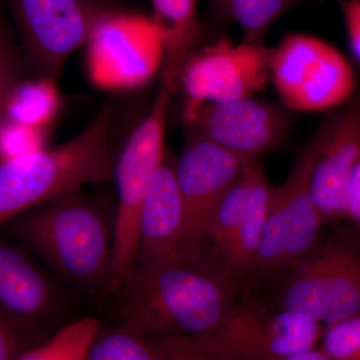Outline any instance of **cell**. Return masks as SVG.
Here are the masks:
<instances>
[{
    "mask_svg": "<svg viewBox=\"0 0 360 360\" xmlns=\"http://www.w3.org/2000/svg\"><path fill=\"white\" fill-rule=\"evenodd\" d=\"M115 293L120 328L148 338H200L219 328L243 295L207 255L137 264Z\"/></svg>",
    "mask_w": 360,
    "mask_h": 360,
    "instance_id": "cell-1",
    "label": "cell"
},
{
    "mask_svg": "<svg viewBox=\"0 0 360 360\" xmlns=\"http://www.w3.org/2000/svg\"><path fill=\"white\" fill-rule=\"evenodd\" d=\"M16 236L65 281L108 290L113 258L115 213L82 189L13 219Z\"/></svg>",
    "mask_w": 360,
    "mask_h": 360,
    "instance_id": "cell-2",
    "label": "cell"
},
{
    "mask_svg": "<svg viewBox=\"0 0 360 360\" xmlns=\"http://www.w3.org/2000/svg\"><path fill=\"white\" fill-rule=\"evenodd\" d=\"M112 104L82 132L53 148L0 161V225L85 186L112 181Z\"/></svg>",
    "mask_w": 360,
    "mask_h": 360,
    "instance_id": "cell-3",
    "label": "cell"
},
{
    "mask_svg": "<svg viewBox=\"0 0 360 360\" xmlns=\"http://www.w3.org/2000/svg\"><path fill=\"white\" fill-rule=\"evenodd\" d=\"M326 326L360 315V226L335 224L314 255L283 276L243 291Z\"/></svg>",
    "mask_w": 360,
    "mask_h": 360,
    "instance_id": "cell-4",
    "label": "cell"
},
{
    "mask_svg": "<svg viewBox=\"0 0 360 360\" xmlns=\"http://www.w3.org/2000/svg\"><path fill=\"white\" fill-rule=\"evenodd\" d=\"M174 90L160 82L148 115L132 130L115 162L117 187L112 266L108 290L115 292L136 267L139 215L149 182L167 153L165 130Z\"/></svg>",
    "mask_w": 360,
    "mask_h": 360,
    "instance_id": "cell-5",
    "label": "cell"
},
{
    "mask_svg": "<svg viewBox=\"0 0 360 360\" xmlns=\"http://www.w3.org/2000/svg\"><path fill=\"white\" fill-rule=\"evenodd\" d=\"M312 161L309 143L296 155L288 179L272 187L257 262L243 291L283 276L321 245L326 224L310 193Z\"/></svg>",
    "mask_w": 360,
    "mask_h": 360,
    "instance_id": "cell-6",
    "label": "cell"
},
{
    "mask_svg": "<svg viewBox=\"0 0 360 360\" xmlns=\"http://www.w3.org/2000/svg\"><path fill=\"white\" fill-rule=\"evenodd\" d=\"M269 77L281 104L293 111L335 110L356 94L348 59L333 44L307 33H288L270 49Z\"/></svg>",
    "mask_w": 360,
    "mask_h": 360,
    "instance_id": "cell-7",
    "label": "cell"
},
{
    "mask_svg": "<svg viewBox=\"0 0 360 360\" xmlns=\"http://www.w3.org/2000/svg\"><path fill=\"white\" fill-rule=\"evenodd\" d=\"M8 8L33 75L56 80L71 54L86 45L97 22L115 7L104 0H8Z\"/></svg>",
    "mask_w": 360,
    "mask_h": 360,
    "instance_id": "cell-8",
    "label": "cell"
},
{
    "mask_svg": "<svg viewBox=\"0 0 360 360\" xmlns=\"http://www.w3.org/2000/svg\"><path fill=\"white\" fill-rule=\"evenodd\" d=\"M271 188L262 161H248L208 226L206 255L243 291L257 262Z\"/></svg>",
    "mask_w": 360,
    "mask_h": 360,
    "instance_id": "cell-9",
    "label": "cell"
},
{
    "mask_svg": "<svg viewBox=\"0 0 360 360\" xmlns=\"http://www.w3.org/2000/svg\"><path fill=\"white\" fill-rule=\"evenodd\" d=\"M322 333L321 322L309 315L274 309L243 293L219 328L193 338L240 360H276L314 348Z\"/></svg>",
    "mask_w": 360,
    "mask_h": 360,
    "instance_id": "cell-10",
    "label": "cell"
},
{
    "mask_svg": "<svg viewBox=\"0 0 360 360\" xmlns=\"http://www.w3.org/2000/svg\"><path fill=\"white\" fill-rule=\"evenodd\" d=\"M87 68L104 89H135L161 71L163 42L148 16L113 8L97 22L86 45Z\"/></svg>",
    "mask_w": 360,
    "mask_h": 360,
    "instance_id": "cell-11",
    "label": "cell"
},
{
    "mask_svg": "<svg viewBox=\"0 0 360 360\" xmlns=\"http://www.w3.org/2000/svg\"><path fill=\"white\" fill-rule=\"evenodd\" d=\"M246 162L205 137L188 131L184 150L175 160V175L184 201L186 224L174 255H206L208 226L213 213Z\"/></svg>",
    "mask_w": 360,
    "mask_h": 360,
    "instance_id": "cell-12",
    "label": "cell"
},
{
    "mask_svg": "<svg viewBox=\"0 0 360 360\" xmlns=\"http://www.w3.org/2000/svg\"><path fill=\"white\" fill-rule=\"evenodd\" d=\"M269 56L264 41L234 44L226 37L194 49L179 77L186 96L184 112L203 103L257 96L270 80Z\"/></svg>",
    "mask_w": 360,
    "mask_h": 360,
    "instance_id": "cell-13",
    "label": "cell"
},
{
    "mask_svg": "<svg viewBox=\"0 0 360 360\" xmlns=\"http://www.w3.org/2000/svg\"><path fill=\"white\" fill-rule=\"evenodd\" d=\"M290 110L257 97L203 103L184 112L187 130L246 161H262L288 139Z\"/></svg>",
    "mask_w": 360,
    "mask_h": 360,
    "instance_id": "cell-14",
    "label": "cell"
},
{
    "mask_svg": "<svg viewBox=\"0 0 360 360\" xmlns=\"http://www.w3.org/2000/svg\"><path fill=\"white\" fill-rule=\"evenodd\" d=\"M310 143L312 198L324 224H341L347 220L348 180L360 160V94L326 118Z\"/></svg>",
    "mask_w": 360,
    "mask_h": 360,
    "instance_id": "cell-15",
    "label": "cell"
},
{
    "mask_svg": "<svg viewBox=\"0 0 360 360\" xmlns=\"http://www.w3.org/2000/svg\"><path fill=\"white\" fill-rule=\"evenodd\" d=\"M186 224L175 160L167 155L153 175L139 215L137 264H153L176 252Z\"/></svg>",
    "mask_w": 360,
    "mask_h": 360,
    "instance_id": "cell-16",
    "label": "cell"
},
{
    "mask_svg": "<svg viewBox=\"0 0 360 360\" xmlns=\"http://www.w3.org/2000/svg\"><path fill=\"white\" fill-rule=\"evenodd\" d=\"M56 303V290L44 272L22 251L0 240V312L25 335Z\"/></svg>",
    "mask_w": 360,
    "mask_h": 360,
    "instance_id": "cell-17",
    "label": "cell"
},
{
    "mask_svg": "<svg viewBox=\"0 0 360 360\" xmlns=\"http://www.w3.org/2000/svg\"><path fill=\"white\" fill-rule=\"evenodd\" d=\"M151 20L163 42L160 82L174 91L186 58L196 49L201 35L198 0H149Z\"/></svg>",
    "mask_w": 360,
    "mask_h": 360,
    "instance_id": "cell-18",
    "label": "cell"
},
{
    "mask_svg": "<svg viewBox=\"0 0 360 360\" xmlns=\"http://www.w3.org/2000/svg\"><path fill=\"white\" fill-rule=\"evenodd\" d=\"M326 0H210V11L217 20L236 23L243 41H264L266 33L284 13L295 7L321 4Z\"/></svg>",
    "mask_w": 360,
    "mask_h": 360,
    "instance_id": "cell-19",
    "label": "cell"
},
{
    "mask_svg": "<svg viewBox=\"0 0 360 360\" xmlns=\"http://www.w3.org/2000/svg\"><path fill=\"white\" fill-rule=\"evenodd\" d=\"M59 103L56 80L42 77L20 80L9 97L6 117L44 130L56 118Z\"/></svg>",
    "mask_w": 360,
    "mask_h": 360,
    "instance_id": "cell-20",
    "label": "cell"
},
{
    "mask_svg": "<svg viewBox=\"0 0 360 360\" xmlns=\"http://www.w3.org/2000/svg\"><path fill=\"white\" fill-rule=\"evenodd\" d=\"M96 317H84L59 329L39 347L21 352L16 360H85L101 331Z\"/></svg>",
    "mask_w": 360,
    "mask_h": 360,
    "instance_id": "cell-21",
    "label": "cell"
},
{
    "mask_svg": "<svg viewBox=\"0 0 360 360\" xmlns=\"http://www.w3.org/2000/svg\"><path fill=\"white\" fill-rule=\"evenodd\" d=\"M85 360H160L153 338L118 328L98 335L90 345Z\"/></svg>",
    "mask_w": 360,
    "mask_h": 360,
    "instance_id": "cell-22",
    "label": "cell"
},
{
    "mask_svg": "<svg viewBox=\"0 0 360 360\" xmlns=\"http://www.w3.org/2000/svg\"><path fill=\"white\" fill-rule=\"evenodd\" d=\"M18 37L6 9L0 6V122L6 116L7 103L20 82L21 56Z\"/></svg>",
    "mask_w": 360,
    "mask_h": 360,
    "instance_id": "cell-23",
    "label": "cell"
},
{
    "mask_svg": "<svg viewBox=\"0 0 360 360\" xmlns=\"http://www.w3.org/2000/svg\"><path fill=\"white\" fill-rule=\"evenodd\" d=\"M44 148V130L13 122H0V161L13 160Z\"/></svg>",
    "mask_w": 360,
    "mask_h": 360,
    "instance_id": "cell-24",
    "label": "cell"
},
{
    "mask_svg": "<svg viewBox=\"0 0 360 360\" xmlns=\"http://www.w3.org/2000/svg\"><path fill=\"white\" fill-rule=\"evenodd\" d=\"M321 349L333 360H360V315L326 326Z\"/></svg>",
    "mask_w": 360,
    "mask_h": 360,
    "instance_id": "cell-25",
    "label": "cell"
},
{
    "mask_svg": "<svg viewBox=\"0 0 360 360\" xmlns=\"http://www.w3.org/2000/svg\"><path fill=\"white\" fill-rule=\"evenodd\" d=\"M153 340L158 347L160 360H240L222 350L206 347L187 336H168Z\"/></svg>",
    "mask_w": 360,
    "mask_h": 360,
    "instance_id": "cell-26",
    "label": "cell"
},
{
    "mask_svg": "<svg viewBox=\"0 0 360 360\" xmlns=\"http://www.w3.org/2000/svg\"><path fill=\"white\" fill-rule=\"evenodd\" d=\"M25 335L0 312V360H16L22 350Z\"/></svg>",
    "mask_w": 360,
    "mask_h": 360,
    "instance_id": "cell-27",
    "label": "cell"
},
{
    "mask_svg": "<svg viewBox=\"0 0 360 360\" xmlns=\"http://www.w3.org/2000/svg\"><path fill=\"white\" fill-rule=\"evenodd\" d=\"M338 2L350 51L360 63V0H338Z\"/></svg>",
    "mask_w": 360,
    "mask_h": 360,
    "instance_id": "cell-28",
    "label": "cell"
},
{
    "mask_svg": "<svg viewBox=\"0 0 360 360\" xmlns=\"http://www.w3.org/2000/svg\"><path fill=\"white\" fill-rule=\"evenodd\" d=\"M345 206L347 220L360 226V160L348 180Z\"/></svg>",
    "mask_w": 360,
    "mask_h": 360,
    "instance_id": "cell-29",
    "label": "cell"
},
{
    "mask_svg": "<svg viewBox=\"0 0 360 360\" xmlns=\"http://www.w3.org/2000/svg\"><path fill=\"white\" fill-rule=\"evenodd\" d=\"M276 360H333L328 355L324 354L319 348H310V349L302 350L295 354L286 355Z\"/></svg>",
    "mask_w": 360,
    "mask_h": 360,
    "instance_id": "cell-30",
    "label": "cell"
}]
</instances>
